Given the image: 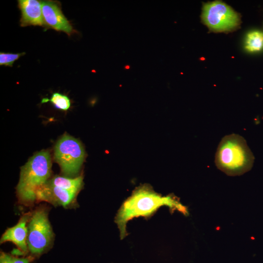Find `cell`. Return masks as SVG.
Listing matches in <instances>:
<instances>
[{"instance_id":"cell-1","label":"cell","mask_w":263,"mask_h":263,"mask_svg":"<svg viewBox=\"0 0 263 263\" xmlns=\"http://www.w3.org/2000/svg\"><path fill=\"white\" fill-rule=\"evenodd\" d=\"M163 206L185 215L188 214L187 207L173 195L162 196L147 185L136 188L123 203L115 217L121 239L127 236V224L130 220L138 217H149Z\"/></svg>"},{"instance_id":"cell-4","label":"cell","mask_w":263,"mask_h":263,"mask_svg":"<svg viewBox=\"0 0 263 263\" xmlns=\"http://www.w3.org/2000/svg\"><path fill=\"white\" fill-rule=\"evenodd\" d=\"M54 233L48 218V210L39 207L31 212L28 224L27 246L33 255H40L52 245Z\"/></svg>"},{"instance_id":"cell-6","label":"cell","mask_w":263,"mask_h":263,"mask_svg":"<svg viewBox=\"0 0 263 263\" xmlns=\"http://www.w3.org/2000/svg\"><path fill=\"white\" fill-rule=\"evenodd\" d=\"M202 18L209 29L214 32L233 30L240 23L237 13L220 1L206 3L203 8Z\"/></svg>"},{"instance_id":"cell-2","label":"cell","mask_w":263,"mask_h":263,"mask_svg":"<svg viewBox=\"0 0 263 263\" xmlns=\"http://www.w3.org/2000/svg\"><path fill=\"white\" fill-rule=\"evenodd\" d=\"M51 167V156L47 150L36 153L21 167L17 187V194L20 204L30 206L37 202V191L50 179Z\"/></svg>"},{"instance_id":"cell-14","label":"cell","mask_w":263,"mask_h":263,"mask_svg":"<svg viewBox=\"0 0 263 263\" xmlns=\"http://www.w3.org/2000/svg\"><path fill=\"white\" fill-rule=\"evenodd\" d=\"M24 54L25 53L13 54L0 52V65L12 67L14 62Z\"/></svg>"},{"instance_id":"cell-16","label":"cell","mask_w":263,"mask_h":263,"mask_svg":"<svg viewBox=\"0 0 263 263\" xmlns=\"http://www.w3.org/2000/svg\"><path fill=\"white\" fill-rule=\"evenodd\" d=\"M130 68V66L129 65H126L124 67L125 69H129Z\"/></svg>"},{"instance_id":"cell-13","label":"cell","mask_w":263,"mask_h":263,"mask_svg":"<svg viewBox=\"0 0 263 263\" xmlns=\"http://www.w3.org/2000/svg\"><path fill=\"white\" fill-rule=\"evenodd\" d=\"M48 101L51 102L56 108L63 111L68 110L71 105L69 98L67 96L58 93H54L50 99H43L42 103Z\"/></svg>"},{"instance_id":"cell-7","label":"cell","mask_w":263,"mask_h":263,"mask_svg":"<svg viewBox=\"0 0 263 263\" xmlns=\"http://www.w3.org/2000/svg\"><path fill=\"white\" fill-rule=\"evenodd\" d=\"M78 193L46 183L38 189L36 199L37 202L44 201L55 207L68 208L75 206Z\"/></svg>"},{"instance_id":"cell-12","label":"cell","mask_w":263,"mask_h":263,"mask_svg":"<svg viewBox=\"0 0 263 263\" xmlns=\"http://www.w3.org/2000/svg\"><path fill=\"white\" fill-rule=\"evenodd\" d=\"M245 48L250 52L261 51L263 48V33L258 31L248 33L245 38Z\"/></svg>"},{"instance_id":"cell-11","label":"cell","mask_w":263,"mask_h":263,"mask_svg":"<svg viewBox=\"0 0 263 263\" xmlns=\"http://www.w3.org/2000/svg\"><path fill=\"white\" fill-rule=\"evenodd\" d=\"M48 184L71 191L79 193L83 186V177L74 178L56 175L46 182Z\"/></svg>"},{"instance_id":"cell-10","label":"cell","mask_w":263,"mask_h":263,"mask_svg":"<svg viewBox=\"0 0 263 263\" xmlns=\"http://www.w3.org/2000/svg\"><path fill=\"white\" fill-rule=\"evenodd\" d=\"M18 6L21 11L20 25H44L41 1L19 0Z\"/></svg>"},{"instance_id":"cell-5","label":"cell","mask_w":263,"mask_h":263,"mask_svg":"<svg viewBox=\"0 0 263 263\" xmlns=\"http://www.w3.org/2000/svg\"><path fill=\"white\" fill-rule=\"evenodd\" d=\"M85 156V150L80 142L68 134L63 135L55 145V160L65 176H78Z\"/></svg>"},{"instance_id":"cell-3","label":"cell","mask_w":263,"mask_h":263,"mask_svg":"<svg viewBox=\"0 0 263 263\" xmlns=\"http://www.w3.org/2000/svg\"><path fill=\"white\" fill-rule=\"evenodd\" d=\"M254 157L244 138L235 133L225 136L220 142L215 156L218 169L229 176H238L249 170Z\"/></svg>"},{"instance_id":"cell-15","label":"cell","mask_w":263,"mask_h":263,"mask_svg":"<svg viewBox=\"0 0 263 263\" xmlns=\"http://www.w3.org/2000/svg\"><path fill=\"white\" fill-rule=\"evenodd\" d=\"M30 259L28 258H18L9 254L1 252L0 263H29Z\"/></svg>"},{"instance_id":"cell-8","label":"cell","mask_w":263,"mask_h":263,"mask_svg":"<svg viewBox=\"0 0 263 263\" xmlns=\"http://www.w3.org/2000/svg\"><path fill=\"white\" fill-rule=\"evenodd\" d=\"M44 25L70 35L73 28L62 12L59 3L56 1H41Z\"/></svg>"},{"instance_id":"cell-9","label":"cell","mask_w":263,"mask_h":263,"mask_svg":"<svg viewBox=\"0 0 263 263\" xmlns=\"http://www.w3.org/2000/svg\"><path fill=\"white\" fill-rule=\"evenodd\" d=\"M31 215L30 212L24 214L16 225L7 228L1 237L0 244L12 242L23 252H27L28 224Z\"/></svg>"}]
</instances>
